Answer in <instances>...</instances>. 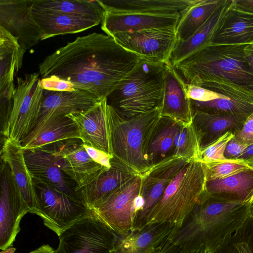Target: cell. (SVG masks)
<instances>
[{
    "mask_svg": "<svg viewBox=\"0 0 253 253\" xmlns=\"http://www.w3.org/2000/svg\"><path fill=\"white\" fill-rule=\"evenodd\" d=\"M24 157L32 177L64 193L82 199L76 183L61 170L56 157L48 150L44 147L25 149Z\"/></svg>",
    "mask_w": 253,
    "mask_h": 253,
    "instance_id": "obj_16",
    "label": "cell"
},
{
    "mask_svg": "<svg viewBox=\"0 0 253 253\" xmlns=\"http://www.w3.org/2000/svg\"><path fill=\"white\" fill-rule=\"evenodd\" d=\"M237 160L243 162L253 168V144L248 146Z\"/></svg>",
    "mask_w": 253,
    "mask_h": 253,
    "instance_id": "obj_46",
    "label": "cell"
},
{
    "mask_svg": "<svg viewBox=\"0 0 253 253\" xmlns=\"http://www.w3.org/2000/svg\"><path fill=\"white\" fill-rule=\"evenodd\" d=\"M188 253H205L204 249L203 247H200L199 248L191 251Z\"/></svg>",
    "mask_w": 253,
    "mask_h": 253,
    "instance_id": "obj_49",
    "label": "cell"
},
{
    "mask_svg": "<svg viewBox=\"0 0 253 253\" xmlns=\"http://www.w3.org/2000/svg\"><path fill=\"white\" fill-rule=\"evenodd\" d=\"M154 253H188L184 252L180 247L172 243L169 238Z\"/></svg>",
    "mask_w": 253,
    "mask_h": 253,
    "instance_id": "obj_45",
    "label": "cell"
},
{
    "mask_svg": "<svg viewBox=\"0 0 253 253\" xmlns=\"http://www.w3.org/2000/svg\"><path fill=\"white\" fill-rule=\"evenodd\" d=\"M247 146L240 142L234 136L227 143L224 151V157L227 160H236L241 156Z\"/></svg>",
    "mask_w": 253,
    "mask_h": 253,
    "instance_id": "obj_43",
    "label": "cell"
},
{
    "mask_svg": "<svg viewBox=\"0 0 253 253\" xmlns=\"http://www.w3.org/2000/svg\"><path fill=\"white\" fill-rule=\"evenodd\" d=\"M200 139L193 123L183 126L177 135L172 155L189 162L199 161Z\"/></svg>",
    "mask_w": 253,
    "mask_h": 253,
    "instance_id": "obj_34",
    "label": "cell"
},
{
    "mask_svg": "<svg viewBox=\"0 0 253 253\" xmlns=\"http://www.w3.org/2000/svg\"><path fill=\"white\" fill-rule=\"evenodd\" d=\"M253 205L225 201L205 192L182 227L169 238L186 253L203 247L205 253H214L247 220Z\"/></svg>",
    "mask_w": 253,
    "mask_h": 253,
    "instance_id": "obj_2",
    "label": "cell"
},
{
    "mask_svg": "<svg viewBox=\"0 0 253 253\" xmlns=\"http://www.w3.org/2000/svg\"><path fill=\"white\" fill-rule=\"evenodd\" d=\"M111 167L104 169L90 182L79 190L82 199L91 210L137 175L114 158Z\"/></svg>",
    "mask_w": 253,
    "mask_h": 253,
    "instance_id": "obj_20",
    "label": "cell"
},
{
    "mask_svg": "<svg viewBox=\"0 0 253 253\" xmlns=\"http://www.w3.org/2000/svg\"><path fill=\"white\" fill-rule=\"evenodd\" d=\"M32 10L87 16L101 23L104 14L103 8L96 0H34Z\"/></svg>",
    "mask_w": 253,
    "mask_h": 253,
    "instance_id": "obj_29",
    "label": "cell"
},
{
    "mask_svg": "<svg viewBox=\"0 0 253 253\" xmlns=\"http://www.w3.org/2000/svg\"><path fill=\"white\" fill-rule=\"evenodd\" d=\"M143 175L131 180L93 207L92 214L114 233L123 234L132 230L145 201L141 195Z\"/></svg>",
    "mask_w": 253,
    "mask_h": 253,
    "instance_id": "obj_8",
    "label": "cell"
},
{
    "mask_svg": "<svg viewBox=\"0 0 253 253\" xmlns=\"http://www.w3.org/2000/svg\"><path fill=\"white\" fill-rule=\"evenodd\" d=\"M100 101L90 92L79 89L73 91L43 90L38 122L53 116L85 110Z\"/></svg>",
    "mask_w": 253,
    "mask_h": 253,
    "instance_id": "obj_24",
    "label": "cell"
},
{
    "mask_svg": "<svg viewBox=\"0 0 253 253\" xmlns=\"http://www.w3.org/2000/svg\"><path fill=\"white\" fill-rule=\"evenodd\" d=\"M191 104L193 113L195 111H200L230 115L243 123L253 113V98L246 97L228 96L207 102L191 100Z\"/></svg>",
    "mask_w": 253,
    "mask_h": 253,
    "instance_id": "obj_31",
    "label": "cell"
},
{
    "mask_svg": "<svg viewBox=\"0 0 253 253\" xmlns=\"http://www.w3.org/2000/svg\"><path fill=\"white\" fill-rule=\"evenodd\" d=\"M32 12L41 31L42 40L82 32L101 23L96 19L82 15L33 10Z\"/></svg>",
    "mask_w": 253,
    "mask_h": 253,
    "instance_id": "obj_26",
    "label": "cell"
},
{
    "mask_svg": "<svg viewBox=\"0 0 253 253\" xmlns=\"http://www.w3.org/2000/svg\"><path fill=\"white\" fill-rule=\"evenodd\" d=\"M245 4L244 5L253 9V0L242 1Z\"/></svg>",
    "mask_w": 253,
    "mask_h": 253,
    "instance_id": "obj_50",
    "label": "cell"
},
{
    "mask_svg": "<svg viewBox=\"0 0 253 253\" xmlns=\"http://www.w3.org/2000/svg\"><path fill=\"white\" fill-rule=\"evenodd\" d=\"M206 192L229 202L253 204V168L224 178L207 180Z\"/></svg>",
    "mask_w": 253,
    "mask_h": 253,
    "instance_id": "obj_25",
    "label": "cell"
},
{
    "mask_svg": "<svg viewBox=\"0 0 253 253\" xmlns=\"http://www.w3.org/2000/svg\"><path fill=\"white\" fill-rule=\"evenodd\" d=\"M32 177L36 198L33 213L39 216L44 225L58 236L77 221L92 215L81 198L67 195Z\"/></svg>",
    "mask_w": 253,
    "mask_h": 253,
    "instance_id": "obj_6",
    "label": "cell"
},
{
    "mask_svg": "<svg viewBox=\"0 0 253 253\" xmlns=\"http://www.w3.org/2000/svg\"><path fill=\"white\" fill-rule=\"evenodd\" d=\"M83 144L81 139L73 138L42 147L55 156L61 170L76 183L78 192L106 168L90 157Z\"/></svg>",
    "mask_w": 253,
    "mask_h": 253,
    "instance_id": "obj_12",
    "label": "cell"
},
{
    "mask_svg": "<svg viewBox=\"0 0 253 253\" xmlns=\"http://www.w3.org/2000/svg\"><path fill=\"white\" fill-rule=\"evenodd\" d=\"M40 85L43 90L54 91H73L77 89L72 83L56 76L42 78Z\"/></svg>",
    "mask_w": 253,
    "mask_h": 253,
    "instance_id": "obj_38",
    "label": "cell"
},
{
    "mask_svg": "<svg viewBox=\"0 0 253 253\" xmlns=\"http://www.w3.org/2000/svg\"><path fill=\"white\" fill-rule=\"evenodd\" d=\"M110 36L93 33L79 37L47 56L39 66L42 78L56 76L106 98L140 60Z\"/></svg>",
    "mask_w": 253,
    "mask_h": 253,
    "instance_id": "obj_1",
    "label": "cell"
},
{
    "mask_svg": "<svg viewBox=\"0 0 253 253\" xmlns=\"http://www.w3.org/2000/svg\"><path fill=\"white\" fill-rule=\"evenodd\" d=\"M217 8L211 17L190 38L185 41H177L172 52L170 62L173 66L195 52L210 44L219 20Z\"/></svg>",
    "mask_w": 253,
    "mask_h": 253,
    "instance_id": "obj_32",
    "label": "cell"
},
{
    "mask_svg": "<svg viewBox=\"0 0 253 253\" xmlns=\"http://www.w3.org/2000/svg\"><path fill=\"white\" fill-rule=\"evenodd\" d=\"M29 253H54V250L49 245H43Z\"/></svg>",
    "mask_w": 253,
    "mask_h": 253,
    "instance_id": "obj_47",
    "label": "cell"
},
{
    "mask_svg": "<svg viewBox=\"0 0 253 253\" xmlns=\"http://www.w3.org/2000/svg\"><path fill=\"white\" fill-rule=\"evenodd\" d=\"M250 217L252 221V234L250 240V244L253 251V205L251 209Z\"/></svg>",
    "mask_w": 253,
    "mask_h": 253,
    "instance_id": "obj_48",
    "label": "cell"
},
{
    "mask_svg": "<svg viewBox=\"0 0 253 253\" xmlns=\"http://www.w3.org/2000/svg\"><path fill=\"white\" fill-rule=\"evenodd\" d=\"M73 138L79 139L76 124L65 115H56L39 121L21 143L25 149H31Z\"/></svg>",
    "mask_w": 253,
    "mask_h": 253,
    "instance_id": "obj_22",
    "label": "cell"
},
{
    "mask_svg": "<svg viewBox=\"0 0 253 253\" xmlns=\"http://www.w3.org/2000/svg\"><path fill=\"white\" fill-rule=\"evenodd\" d=\"M162 106L132 118L123 117L107 104V113L113 158L143 175L154 165L147 151L161 119Z\"/></svg>",
    "mask_w": 253,
    "mask_h": 253,
    "instance_id": "obj_3",
    "label": "cell"
},
{
    "mask_svg": "<svg viewBox=\"0 0 253 253\" xmlns=\"http://www.w3.org/2000/svg\"><path fill=\"white\" fill-rule=\"evenodd\" d=\"M168 223L133 228L126 233H115L109 253H154L175 230Z\"/></svg>",
    "mask_w": 253,
    "mask_h": 253,
    "instance_id": "obj_17",
    "label": "cell"
},
{
    "mask_svg": "<svg viewBox=\"0 0 253 253\" xmlns=\"http://www.w3.org/2000/svg\"><path fill=\"white\" fill-rule=\"evenodd\" d=\"M0 249L12 246L20 231L22 217L30 212L12 176L8 165L3 162L0 169Z\"/></svg>",
    "mask_w": 253,
    "mask_h": 253,
    "instance_id": "obj_11",
    "label": "cell"
},
{
    "mask_svg": "<svg viewBox=\"0 0 253 253\" xmlns=\"http://www.w3.org/2000/svg\"><path fill=\"white\" fill-rule=\"evenodd\" d=\"M253 29V21L251 20H235L224 30L223 34L227 37L246 35Z\"/></svg>",
    "mask_w": 253,
    "mask_h": 253,
    "instance_id": "obj_39",
    "label": "cell"
},
{
    "mask_svg": "<svg viewBox=\"0 0 253 253\" xmlns=\"http://www.w3.org/2000/svg\"><path fill=\"white\" fill-rule=\"evenodd\" d=\"M234 137L247 147L253 144V113L245 121L242 128L234 134Z\"/></svg>",
    "mask_w": 253,
    "mask_h": 253,
    "instance_id": "obj_41",
    "label": "cell"
},
{
    "mask_svg": "<svg viewBox=\"0 0 253 253\" xmlns=\"http://www.w3.org/2000/svg\"><path fill=\"white\" fill-rule=\"evenodd\" d=\"M184 126L169 118L162 117L149 144L147 154L154 165L156 158L162 159L173 150L176 137Z\"/></svg>",
    "mask_w": 253,
    "mask_h": 253,
    "instance_id": "obj_33",
    "label": "cell"
},
{
    "mask_svg": "<svg viewBox=\"0 0 253 253\" xmlns=\"http://www.w3.org/2000/svg\"><path fill=\"white\" fill-rule=\"evenodd\" d=\"M186 84L170 62L166 64L161 116L170 118L184 126L191 124L193 118L191 100L187 96Z\"/></svg>",
    "mask_w": 253,
    "mask_h": 253,
    "instance_id": "obj_18",
    "label": "cell"
},
{
    "mask_svg": "<svg viewBox=\"0 0 253 253\" xmlns=\"http://www.w3.org/2000/svg\"><path fill=\"white\" fill-rule=\"evenodd\" d=\"M207 180L224 178L250 168L248 164L239 160H230L205 164Z\"/></svg>",
    "mask_w": 253,
    "mask_h": 253,
    "instance_id": "obj_35",
    "label": "cell"
},
{
    "mask_svg": "<svg viewBox=\"0 0 253 253\" xmlns=\"http://www.w3.org/2000/svg\"><path fill=\"white\" fill-rule=\"evenodd\" d=\"M140 59L167 64L177 42L176 26L119 33L111 36Z\"/></svg>",
    "mask_w": 253,
    "mask_h": 253,
    "instance_id": "obj_10",
    "label": "cell"
},
{
    "mask_svg": "<svg viewBox=\"0 0 253 253\" xmlns=\"http://www.w3.org/2000/svg\"><path fill=\"white\" fill-rule=\"evenodd\" d=\"M39 76L34 73L17 77L11 111L1 128L5 138L21 143L36 126L43 90Z\"/></svg>",
    "mask_w": 253,
    "mask_h": 253,
    "instance_id": "obj_7",
    "label": "cell"
},
{
    "mask_svg": "<svg viewBox=\"0 0 253 253\" xmlns=\"http://www.w3.org/2000/svg\"><path fill=\"white\" fill-rule=\"evenodd\" d=\"M166 64L140 59L107 97V104L129 119L162 106Z\"/></svg>",
    "mask_w": 253,
    "mask_h": 253,
    "instance_id": "obj_5",
    "label": "cell"
},
{
    "mask_svg": "<svg viewBox=\"0 0 253 253\" xmlns=\"http://www.w3.org/2000/svg\"><path fill=\"white\" fill-rule=\"evenodd\" d=\"M218 8V1L196 0L190 6L181 11L176 26L178 41L190 38L213 15Z\"/></svg>",
    "mask_w": 253,
    "mask_h": 253,
    "instance_id": "obj_30",
    "label": "cell"
},
{
    "mask_svg": "<svg viewBox=\"0 0 253 253\" xmlns=\"http://www.w3.org/2000/svg\"><path fill=\"white\" fill-rule=\"evenodd\" d=\"M190 162L170 155L154 164L143 175L141 195L145 204L137 214L134 228L143 226L152 208L161 198L166 188L179 171Z\"/></svg>",
    "mask_w": 253,
    "mask_h": 253,
    "instance_id": "obj_14",
    "label": "cell"
},
{
    "mask_svg": "<svg viewBox=\"0 0 253 253\" xmlns=\"http://www.w3.org/2000/svg\"><path fill=\"white\" fill-rule=\"evenodd\" d=\"M207 180L205 164L198 160L190 161L171 181L143 226L168 223L176 230L181 228L202 199Z\"/></svg>",
    "mask_w": 253,
    "mask_h": 253,
    "instance_id": "obj_4",
    "label": "cell"
},
{
    "mask_svg": "<svg viewBox=\"0 0 253 253\" xmlns=\"http://www.w3.org/2000/svg\"><path fill=\"white\" fill-rule=\"evenodd\" d=\"M234 136V133L228 132L212 144L201 151L199 161L204 164L230 161L224 157V151L228 141Z\"/></svg>",
    "mask_w": 253,
    "mask_h": 253,
    "instance_id": "obj_36",
    "label": "cell"
},
{
    "mask_svg": "<svg viewBox=\"0 0 253 253\" xmlns=\"http://www.w3.org/2000/svg\"><path fill=\"white\" fill-rule=\"evenodd\" d=\"M16 249L14 248H9L5 250L1 251L0 253H15Z\"/></svg>",
    "mask_w": 253,
    "mask_h": 253,
    "instance_id": "obj_51",
    "label": "cell"
},
{
    "mask_svg": "<svg viewBox=\"0 0 253 253\" xmlns=\"http://www.w3.org/2000/svg\"><path fill=\"white\" fill-rule=\"evenodd\" d=\"M187 94L191 100L207 102L220 98H226L228 96L216 92L209 89L191 83L186 84Z\"/></svg>",
    "mask_w": 253,
    "mask_h": 253,
    "instance_id": "obj_37",
    "label": "cell"
},
{
    "mask_svg": "<svg viewBox=\"0 0 253 253\" xmlns=\"http://www.w3.org/2000/svg\"><path fill=\"white\" fill-rule=\"evenodd\" d=\"M193 124L199 136L202 150L228 132L234 134L244 123L232 116L195 111Z\"/></svg>",
    "mask_w": 253,
    "mask_h": 253,
    "instance_id": "obj_27",
    "label": "cell"
},
{
    "mask_svg": "<svg viewBox=\"0 0 253 253\" xmlns=\"http://www.w3.org/2000/svg\"><path fill=\"white\" fill-rule=\"evenodd\" d=\"M25 149L20 142L5 138L1 150L2 161L9 167L21 196L33 213L36 198L32 176L27 166Z\"/></svg>",
    "mask_w": 253,
    "mask_h": 253,
    "instance_id": "obj_23",
    "label": "cell"
},
{
    "mask_svg": "<svg viewBox=\"0 0 253 253\" xmlns=\"http://www.w3.org/2000/svg\"><path fill=\"white\" fill-rule=\"evenodd\" d=\"M84 146L90 157L96 163L103 167L109 169L111 167L112 157L104 152L84 143Z\"/></svg>",
    "mask_w": 253,
    "mask_h": 253,
    "instance_id": "obj_42",
    "label": "cell"
},
{
    "mask_svg": "<svg viewBox=\"0 0 253 253\" xmlns=\"http://www.w3.org/2000/svg\"><path fill=\"white\" fill-rule=\"evenodd\" d=\"M115 233L92 215L64 230L54 253H109Z\"/></svg>",
    "mask_w": 253,
    "mask_h": 253,
    "instance_id": "obj_9",
    "label": "cell"
},
{
    "mask_svg": "<svg viewBox=\"0 0 253 253\" xmlns=\"http://www.w3.org/2000/svg\"><path fill=\"white\" fill-rule=\"evenodd\" d=\"M107 105L106 98L87 110L73 112L65 116L76 124L79 139L84 143L102 151L113 158Z\"/></svg>",
    "mask_w": 253,
    "mask_h": 253,
    "instance_id": "obj_15",
    "label": "cell"
},
{
    "mask_svg": "<svg viewBox=\"0 0 253 253\" xmlns=\"http://www.w3.org/2000/svg\"><path fill=\"white\" fill-rule=\"evenodd\" d=\"M180 12L167 14L118 13L104 10L101 29L106 35L176 26Z\"/></svg>",
    "mask_w": 253,
    "mask_h": 253,
    "instance_id": "obj_19",
    "label": "cell"
},
{
    "mask_svg": "<svg viewBox=\"0 0 253 253\" xmlns=\"http://www.w3.org/2000/svg\"><path fill=\"white\" fill-rule=\"evenodd\" d=\"M25 51L18 39L0 26V105L13 101L15 87L14 77L22 67Z\"/></svg>",
    "mask_w": 253,
    "mask_h": 253,
    "instance_id": "obj_21",
    "label": "cell"
},
{
    "mask_svg": "<svg viewBox=\"0 0 253 253\" xmlns=\"http://www.w3.org/2000/svg\"><path fill=\"white\" fill-rule=\"evenodd\" d=\"M252 234V221L250 216L241 227L236 247L240 253H253L250 244Z\"/></svg>",
    "mask_w": 253,
    "mask_h": 253,
    "instance_id": "obj_40",
    "label": "cell"
},
{
    "mask_svg": "<svg viewBox=\"0 0 253 253\" xmlns=\"http://www.w3.org/2000/svg\"><path fill=\"white\" fill-rule=\"evenodd\" d=\"M196 0H98L104 10L118 13L167 14L180 12Z\"/></svg>",
    "mask_w": 253,
    "mask_h": 253,
    "instance_id": "obj_28",
    "label": "cell"
},
{
    "mask_svg": "<svg viewBox=\"0 0 253 253\" xmlns=\"http://www.w3.org/2000/svg\"><path fill=\"white\" fill-rule=\"evenodd\" d=\"M32 5V0H0V26L16 38L25 50L42 38L33 16Z\"/></svg>",
    "mask_w": 253,
    "mask_h": 253,
    "instance_id": "obj_13",
    "label": "cell"
},
{
    "mask_svg": "<svg viewBox=\"0 0 253 253\" xmlns=\"http://www.w3.org/2000/svg\"><path fill=\"white\" fill-rule=\"evenodd\" d=\"M240 228L214 253H240L236 244L239 236Z\"/></svg>",
    "mask_w": 253,
    "mask_h": 253,
    "instance_id": "obj_44",
    "label": "cell"
}]
</instances>
